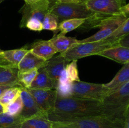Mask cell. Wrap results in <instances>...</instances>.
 Masks as SVG:
<instances>
[{"mask_svg": "<svg viewBox=\"0 0 129 128\" xmlns=\"http://www.w3.org/2000/svg\"><path fill=\"white\" fill-rule=\"evenodd\" d=\"M45 114L47 119L53 122L69 117L105 115L102 101L73 96L57 97L54 109Z\"/></svg>", "mask_w": 129, "mask_h": 128, "instance_id": "cell-1", "label": "cell"}, {"mask_svg": "<svg viewBox=\"0 0 129 128\" xmlns=\"http://www.w3.org/2000/svg\"><path fill=\"white\" fill-rule=\"evenodd\" d=\"M49 12L57 16L59 23L64 20L73 18L85 19L82 27L96 28L102 19L107 16L95 13L89 10L83 3H62L52 1Z\"/></svg>", "mask_w": 129, "mask_h": 128, "instance_id": "cell-2", "label": "cell"}, {"mask_svg": "<svg viewBox=\"0 0 129 128\" xmlns=\"http://www.w3.org/2000/svg\"><path fill=\"white\" fill-rule=\"evenodd\" d=\"M102 102L105 115L124 122L129 106V82L107 95Z\"/></svg>", "mask_w": 129, "mask_h": 128, "instance_id": "cell-3", "label": "cell"}, {"mask_svg": "<svg viewBox=\"0 0 129 128\" xmlns=\"http://www.w3.org/2000/svg\"><path fill=\"white\" fill-rule=\"evenodd\" d=\"M55 122L73 128H123L124 122L108 115L65 118Z\"/></svg>", "mask_w": 129, "mask_h": 128, "instance_id": "cell-4", "label": "cell"}, {"mask_svg": "<svg viewBox=\"0 0 129 128\" xmlns=\"http://www.w3.org/2000/svg\"><path fill=\"white\" fill-rule=\"evenodd\" d=\"M113 46H115V45L106 40L94 42L79 43L74 45L65 52L61 53V54L66 60L72 61L86 56L98 55L101 51Z\"/></svg>", "mask_w": 129, "mask_h": 128, "instance_id": "cell-5", "label": "cell"}, {"mask_svg": "<svg viewBox=\"0 0 129 128\" xmlns=\"http://www.w3.org/2000/svg\"><path fill=\"white\" fill-rule=\"evenodd\" d=\"M124 15L107 16L100 21L96 28L100 30L92 36L83 40H78V44L94 42L106 40L127 19Z\"/></svg>", "mask_w": 129, "mask_h": 128, "instance_id": "cell-6", "label": "cell"}, {"mask_svg": "<svg viewBox=\"0 0 129 128\" xmlns=\"http://www.w3.org/2000/svg\"><path fill=\"white\" fill-rule=\"evenodd\" d=\"M52 0H39L25 2L19 12L21 14L20 28H25L26 21L30 19H37L43 22L45 15L49 12Z\"/></svg>", "mask_w": 129, "mask_h": 128, "instance_id": "cell-7", "label": "cell"}, {"mask_svg": "<svg viewBox=\"0 0 129 128\" xmlns=\"http://www.w3.org/2000/svg\"><path fill=\"white\" fill-rule=\"evenodd\" d=\"M108 95V90L103 84H93L86 82H73L72 96L102 101Z\"/></svg>", "mask_w": 129, "mask_h": 128, "instance_id": "cell-8", "label": "cell"}, {"mask_svg": "<svg viewBox=\"0 0 129 128\" xmlns=\"http://www.w3.org/2000/svg\"><path fill=\"white\" fill-rule=\"evenodd\" d=\"M84 4L93 12L105 16L123 15L122 8L125 5L122 0H86Z\"/></svg>", "mask_w": 129, "mask_h": 128, "instance_id": "cell-9", "label": "cell"}, {"mask_svg": "<svg viewBox=\"0 0 129 128\" xmlns=\"http://www.w3.org/2000/svg\"><path fill=\"white\" fill-rule=\"evenodd\" d=\"M27 89L34 97L40 110L45 114L54 109L57 99L55 89Z\"/></svg>", "mask_w": 129, "mask_h": 128, "instance_id": "cell-10", "label": "cell"}, {"mask_svg": "<svg viewBox=\"0 0 129 128\" xmlns=\"http://www.w3.org/2000/svg\"><path fill=\"white\" fill-rule=\"evenodd\" d=\"M20 97L23 102V109L20 114L21 117L24 119L37 115L45 117V113L40 110L34 97L29 92L27 89L22 87Z\"/></svg>", "mask_w": 129, "mask_h": 128, "instance_id": "cell-11", "label": "cell"}, {"mask_svg": "<svg viewBox=\"0 0 129 128\" xmlns=\"http://www.w3.org/2000/svg\"><path fill=\"white\" fill-rule=\"evenodd\" d=\"M28 51L29 49L25 48L2 51L0 53V66L18 69L19 63Z\"/></svg>", "mask_w": 129, "mask_h": 128, "instance_id": "cell-12", "label": "cell"}, {"mask_svg": "<svg viewBox=\"0 0 129 128\" xmlns=\"http://www.w3.org/2000/svg\"><path fill=\"white\" fill-rule=\"evenodd\" d=\"M69 61L66 60L61 53H59V55L54 56L47 60L44 68L51 79L58 81L59 77L69 63Z\"/></svg>", "mask_w": 129, "mask_h": 128, "instance_id": "cell-13", "label": "cell"}, {"mask_svg": "<svg viewBox=\"0 0 129 128\" xmlns=\"http://www.w3.org/2000/svg\"><path fill=\"white\" fill-rule=\"evenodd\" d=\"M30 51L36 56L49 60L57 53V51L49 40H36L28 48Z\"/></svg>", "mask_w": 129, "mask_h": 128, "instance_id": "cell-14", "label": "cell"}, {"mask_svg": "<svg viewBox=\"0 0 129 128\" xmlns=\"http://www.w3.org/2000/svg\"><path fill=\"white\" fill-rule=\"evenodd\" d=\"M97 55L107 58L120 63H129V48L118 45L103 50Z\"/></svg>", "mask_w": 129, "mask_h": 128, "instance_id": "cell-15", "label": "cell"}, {"mask_svg": "<svg viewBox=\"0 0 129 128\" xmlns=\"http://www.w3.org/2000/svg\"><path fill=\"white\" fill-rule=\"evenodd\" d=\"M46 60L33 54L29 50V51L25 55L19 63L18 73H23L26 72L39 70L45 66Z\"/></svg>", "mask_w": 129, "mask_h": 128, "instance_id": "cell-16", "label": "cell"}, {"mask_svg": "<svg viewBox=\"0 0 129 128\" xmlns=\"http://www.w3.org/2000/svg\"><path fill=\"white\" fill-rule=\"evenodd\" d=\"M128 82H129V63H127L123 64V67L110 82L103 85L108 90L109 95Z\"/></svg>", "mask_w": 129, "mask_h": 128, "instance_id": "cell-17", "label": "cell"}, {"mask_svg": "<svg viewBox=\"0 0 129 128\" xmlns=\"http://www.w3.org/2000/svg\"><path fill=\"white\" fill-rule=\"evenodd\" d=\"M58 81L51 79L44 67L38 70L37 74L31 84L30 89H55Z\"/></svg>", "mask_w": 129, "mask_h": 128, "instance_id": "cell-18", "label": "cell"}, {"mask_svg": "<svg viewBox=\"0 0 129 128\" xmlns=\"http://www.w3.org/2000/svg\"><path fill=\"white\" fill-rule=\"evenodd\" d=\"M49 41L55 49L57 53H61L78 44V40L75 37L66 36L65 34L59 33V34L54 35Z\"/></svg>", "mask_w": 129, "mask_h": 128, "instance_id": "cell-19", "label": "cell"}, {"mask_svg": "<svg viewBox=\"0 0 129 128\" xmlns=\"http://www.w3.org/2000/svg\"><path fill=\"white\" fill-rule=\"evenodd\" d=\"M57 122L51 121L42 115L24 119L20 124V128H52Z\"/></svg>", "mask_w": 129, "mask_h": 128, "instance_id": "cell-20", "label": "cell"}, {"mask_svg": "<svg viewBox=\"0 0 129 128\" xmlns=\"http://www.w3.org/2000/svg\"><path fill=\"white\" fill-rule=\"evenodd\" d=\"M18 69L0 66V85H20L18 79Z\"/></svg>", "mask_w": 129, "mask_h": 128, "instance_id": "cell-21", "label": "cell"}, {"mask_svg": "<svg viewBox=\"0 0 129 128\" xmlns=\"http://www.w3.org/2000/svg\"><path fill=\"white\" fill-rule=\"evenodd\" d=\"M22 87L21 85L11 87L3 93L0 96V104L3 106V108L20 96Z\"/></svg>", "mask_w": 129, "mask_h": 128, "instance_id": "cell-22", "label": "cell"}, {"mask_svg": "<svg viewBox=\"0 0 129 128\" xmlns=\"http://www.w3.org/2000/svg\"><path fill=\"white\" fill-rule=\"evenodd\" d=\"M86 20L82 18H73L64 20L60 22L58 27V31L63 34L73 31L84 25Z\"/></svg>", "mask_w": 129, "mask_h": 128, "instance_id": "cell-23", "label": "cell"}, {"mask_svg": "<svg viewBox=\"0 0 129 128\" xmlns=\"http://www.w3.org/2000/svg\"><path fill=\"white\" fill-rule=\"evenodd\" d=\"M23 120L20 115L13 116L3 112L0 114V128H20Z\"/></svg>", "mask_w": 129, "mask_h": 128, "instance_id": "cell-24", "label": "cell"}, {"mask_svg": "<svg viewBox=\"0 0 129 128\" xmlns=\"http://www.w3.org/2000/svg\"><path fill=\"white\" fill-rule=\"evenodd\" d=\"M129 34V18L127 19L110 36L106 39L114 45H118V41L120 39Z\"/></svg>", "mask_w": 129, "mask_h": 128, "instance_id": "cell-25", "label": "cell"}, {"mask_svg": "<svg viewBox=\"0 0 129 128\" xmlns=\"http://www.w3.org/2000/svg\"><path fill=\"white\" fill-rule=\"evenodd\" d=\"M43 30H50L54 32V35H56L58 31L59 21L57 16L52 13L49 12L43 20Z\"/></svg>", "mask_w": 129, "mask_h": 128, "instance_id": "cell-26", "label": "cell"}, {"mask_svg": "<svg viewBox=\"0 0 129 128\" xmlns=\"http://www.w3.org/2000/svg\"><path fill=\"white\" fill-rule=\"evenodd\" d=\"M37 72L38 70H34L26 72L18 73V79L20 85L25 89H29L34 82Z\"/></svg>", "mask_w": 129, "mask_h": 128, "instance_id": "cell-27", "label": "cell"}, {"mask_svg": "<svg viewBox=\"0 0 129 128\" xmlns=\"http://www.w3.org/2000/svg\"><path fill=\"white\" fill-rule=\"evenodd\" d=\"M23 109V102L20 96L3 108V112L13 116L20 115Z\"/></svg>", "mask_w": 129, "mask_h": 128, "instance_id": "cell-28", "label": "cell"}, {"mask_svg": "<svg viewBox=\"0 0 129 128\" xmlns=\"http://www.w3.org/2000/svg\"><path fill=\"white\" fill-rule=\"evenodd\" d=\"M77 62H78V60H72L71 62L69 63L66 65L65 69L68 79L72 82L80 81Z\"/></svg>", "mask_w": 129, "mask_h": 128, "instance_id": "cell-29", "label": "cell"}, {"mask_svg": "<svg viewBox=\"0 0 129 128\" xmlns=\"http://www.w3.org/2000/svg\"><path fill=\"white\" fill-rule=\"evenodd\" d=\"M72 84L73 82L59 84L58 83L56 90L57 97L60 98H67L72 96Z\"/></svg>", "mask_w": 129, "mask_h": 128, "instance_id": "cell-30", "label": "cell"}, {"mask_svg": "<svg viewBox=\"0 0 129 128\" xmlns=\"http://www.w3.org/2000/svg\"><path fill=\"white\" fill-rule=\"evenodd\" d=\"M25 28L35 31H41L43 30V24L41 21L37 19H30L25 25Z\"/></svg>", "mask_w": 129, "mask_h": 128, "instance_id": "cell-31", "label": "cell"}, {"mask_svg": "<svg viewBox=\"0 0 129 128\" xmlns=\"http://www.w3.org/2000/svg\"><path fill=\"white\" fill-rule=\"evenodd\" d=\"M118 45L122 46H125V47L129 48V34L126 35L123 38L118 41Z\"/></svg>", "mask_w": 129, "mask_h": 128, "instance_id": "cell-32", "label": "cell"}, {"mask_svg": "<svg viewBox=\"0 0 129 128\" xmlns=\"http://www.w3.org/2000/svg\"><path fill=\"white\" fill-rule=\"evenodd\" d=\"M122 15H124L126 17L129 18V3L122 6Z\"/></svg>", "mask_w": 129, "mask_h": 128, "instance_id": "cell-33", "label": "cell"}, {"mask_svg": "<svg viewBox=\"0 0 129 128\" xmlns=\"http://www.w3.org/2000/svg\"><path fill=\"white\" fill-rule=\"evenodd\" d=\"M123 128H129V106L128 107L125 115L124 126Z\"/></svg>", "mask_w": 129, "mask_h": 128, "instance_id": "cell-34", "label": "cell"}, {"mask_svg": "<svg viewBox=\"0 0 129 128\" xmlns=\"http://www.w3.org/2000/svg\"><path fill=\"white\" fill-rule=\"evenodd\" d=\"M52 1L62 3H84L86 0H52Z\"/></svg>", "mask_w": 129, "mask_h": 128, "instance_id": "cell-35", "label": "cell"}, {"mask_svg": "<svg viewBox=\"0 0 129 128\" xmlns=\"http://www.w3.org/2000/svg\"><path fill=\"white\" fill-rule=\"evenodd\" d=\"M13 86H11V85H0V96L2 95V94L5 90H7L9 88Z\"/></svg>", "mask_w": 129, "mask_h": 128, "instance_id": "cell-36", "label": "cell"}, {"mask_svg": "<svg viewBox=\"0 0 129 128\" xmlns=\"http://www.w3.org/2000/svg\"><path fill=\"white\" fill-rule=\"evenodd\" d=\"M52 128H73V127L68 126V125H64V124H59V123L57 122V125Z\"/></svg>", "mask_w": 129, "mask_h": 128, "instance_id": "cell-37", "label": "cell"}, {"mask_svg": "<svg viewBox=\"0 0 129 128\" xmlns=\"http://www.w3.org/2000/svg\"><path fill=\"white\" fill-rule=\"evenodd\" d=\"M3 112V106L0 104V114Z\"/></svg>", "mask_w": 129, "mask_h": 128, "instance_id": "cell-38", "label": "cell"}, {"mask_svg": "<svg viewBox=\"0 0 129 128\" xmlns=\"http://www.w3.org/2000/svg\"><path fill=\"white\" fill-rule=\"evenodd\" d=\"M25 2H29V1H39V0H23Z\"/></svg>", "mask_w": 129, "mask_h": 128, "instance_id": "cell-39", "label": "cell"}, {"mask_svg": "<svg viewBox=\"0 0 129 128\" xmlns=\"http://www.w3.org/2000/svg\"><path fill=\"white\" fill-rule=\"evenodd\" d=\"M3 1H5V0H0V4H1Z\"/></svg>", "mask_w": 129, "mask_h": 128, "instance_id": "cell-40", "label": "cell"}, {"mask_svg": "<svg viewBox=\"0 0 129 128\" xmlns=\"http://www.w3.org/2000/svg\"><path fill=\"white\" fill-rule=\"evenodd\" d=\"M122 1H123V3H125V1H126V0H122Z\"/></svg>", "mask_w": 129, "mask_h": 128, "instance_id": "cell-41", "label": "cell"}, {"mask_svg": "<svg viewBox=\"0 0 129 128\" xmlns=\"http://www.w3.org/2000/svg\"><path fill=\"white\" fill-rule=\"evenodd\" d=\"M3 51V50H1V49H0V53H1V51Z\"/></svg>", "mask_w": 129, "mask_h": 128, "instance_id": "cell-42", "label": "cell"}]
</instances>
